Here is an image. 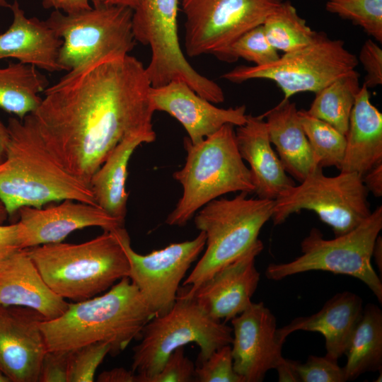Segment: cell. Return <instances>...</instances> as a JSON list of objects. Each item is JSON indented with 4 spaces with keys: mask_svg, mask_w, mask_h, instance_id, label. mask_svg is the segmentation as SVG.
I'll list each match as a JSON object with an SVG mask.
<instances>
[{
    "mask_svg": "<svg viewBox=\"0 0 382 382\" xmlns=\"http://www.w3.org/2000/svg\"><path fill=\"white\" fill-rule=\"evenodd\" d=\"M151 88L146 67L136 57L106 59L48 87L33 115L54 158L90 185L124 138L155 132Z\"/></svg>",
    "mask_w": 382,
    "mask_h": 382,
    "instance_id": "6da1fadb",
    "label": "cell"
},
{
    "mask_svg": "<svg viewBox=\"0 0 382 382\" xmlns=\"http://www.w3.org/2000/svg\"><path fill=\"white\" fill-rule=\"evenodd\" d=\"M9 142L0 163V200L8 215L65 199L98 205L89 184L66 170L46 147L33 114L10 117Z\"/></svg>",
    "mask_w": 382,
    "mask_h": 382,
    "instance_id": "7a4b0ae2",
    "label": "cell"
},
{
    "mask_svg": "<svg viewBox=\"0 0 382 382\" xmlns=\"http://www.w3.org/2000/svg\"><path fill=\"white\" fill-rule=\"evenodd\" d=\"M154 316L139 289L125 277L103 295L69 303L60 316L41 320L40 327L47 351L71 352L105 342L115 356L139 339Z\"/></svg>",
    "mask_w": 382,
    "mask_h": 382,
    "instance_id": "3957f363",
    "label": "cell"
},
{
    "mask_svg": "<svg viewBox=\"0 0 382 382\" xmlns=\"http://www.w3.org/2000/svg\"><path fill=\"white\" fill-rule=\"evenodd\" d=\"M117 229L88 241L25 248L49 287L63 299L83 301L129 276V264Z\"/></svg>",
    "mask_w": 382,
    "mask_h": 382,
    "instance_id": "277c9868",
    "label": "cell"
},
{
    "mask_svg": "<svg viewBox=\"0 0 382 382\" xmlns=\"http://www.w3.org/2000/svg\"><path fill=\"white\" fill-rule=\"evenodd\" d=\"M184 166L173 173L183 195L166 223L183 226L206 204L229 192H254L249 168L236 144L234 126L226 124L197 144L184 138Z\"/></svg>",
    "mask_w": 382,
    "mask_h": 382,
    "instance_id": "5b68a950",
    "label": "cell"
},
{
    "mask_svg": "<svg viewBox=\"0 0 382 382\" xmlns=\"http://www.w3.org/2000/svg\"><path fill=\"white\" fill-rule=\"evenodd\" d=\"M241 192L232 199H214L198 212L195 224L206 236L205 251L178 292L190 296L221 268L236 260L258 239L272 216L274 200L249 198Z\"/></svg>",
    "mask_w": 382,
    "mask_h": 382,
    "instance_id": "8992f818",
    "label": "cell"
},
{
    "mask_svg": "<svg viewBox=\"0 0 382 382\" xmlns=\"http://www.w3.org/2000/svg\"><path fill=\"white\" fill-rule=\"evenodd\" d=\"M139 339L133 348L132 370L137 376V382H146L161 369L175 349L196 343L200 349V363L219 348L231 345L233 330L212 318L193 298L178 294L168 311L146 323Z\"/></svg>",
    "mask_w": 382,
    "mask_h": 382,
    "instance_id": "52a82bcc",
    "label": "cell"
},
{
    "mask_svg": "<svg viewBox=\"0 0 382 382\" xmlns=\"http://www.w3.org/2000/svg\"><path fill=\"white\" fill-rule=\"evenodd\" d=\"M133 10L100 4L73 13L54 10L45 20L62 40L58 62L72 76L100 61L122 57L135 45Z\"/></svg>",
    "mask_w": 382,
    "mask_h": 382,
    "instance_id": "ba28073f",
    "label": "cell"
},
{
    "mask_svg": "<svg viewBox=\"0 0 382 382\" xmlns=\"http://www.w3.org/2000/svg\"><path fill=\"white\" fill-rule=\"evenodd\" d=\"M382 228V207H378L353 230L327 240L313 228L301 243V255L288 262L271 263L265 276L271 280L309 271L346 274L363 282L382 303V282L371 265L375 241Z\"/></svg>",
    "mask_w": 382,
    "mask_h": 382,
    "instance_id": "9c48e42d",
    "label": "cell"
},
{
    "mask_svg": "<svg viewBox=\"0 0 382 382\" xmlns=\"http://www.w3.org/2000/svg\"><path fill=\"white\" fill-rule=\"evenodd\" d=\"M359 61L341 40L316 31L313 41L299 50L284 53L263 66H240L221 77L232 83L251 79L274 82L284 94L281 102L300 93H317L337 79L355 70Z\"/></svg>",
    "mask_w": 382,
    "mask_h": 382,
    "instance_id": "30bf717a",
    "label": "cell"
},
{
    "mask_svg": "<svg viewBox=\"0 0 382 382\" xmlns=\"http://www.w3.org/2000/svg\"><path fill=\"white\" fill-rule=\"evenodd\" d=\"M180 0H141L133 11L132 32L135 41L151 51L146 72L151 87L172 81L187 83L198 95L213 103L224 99L221 88L198 73L187 61L180 46L177 16Z\"/></svg>",
    "mask_w": 382,
    "mask_h": 382,
    "instance_id": "8fae6325",
    "label": "cell"
},
{
    "mask_svg": "<svg viewBox=\"0 0 382 382\" xmlns=\"http://www.w3.org/2000/svg\"><path fill=\"white\" fill-rule=\"evenodd\" d=\"M367 194L358 173L340 172L328 177L323 168L317 167L299 185L274 200L271 219L274 225H279L292 214L313 211L338 236L355 228L371 214Z\"/></svg>",
    "mask_w": 382,
    "mask_h": 382,
    "instance_id": "7c38bea8",
    "label": "cell"
},
{
    "mask_svg": "<svg viewBox=\"0 0 382 382\" xmlns=\"http://www.w3.org/2000/svg\"><path fill=\"white\" fill-rule=\"evenodd\" d=\"M283 0H181L189 57L220 56L243 34L262 25Z\"/></svg>",
    "mask_w": 382,
    "mask_h": 382,
    "instance_id": "4fadbf2b",
    "label": "cell"
},
{
    "mask_svg": "<svg viewBox=\"0 0 382 382\" xmlns=\"http://www.w3.org/2000/svg\"><path fill=\"white\" fill-rule=\"evenodd\" d=\"M127 256L129 278L139 289L155 316L168 311L176 301L180 283L206 245L200 231L191 241L171 243L146 255L135 252L124 227L117 229Z\"/></svg>",
    "mask_w": 382,
    "mask_h": 382,
    "instance_id": "5bb4252c",
    "label": "cell"
},
{
    "mask_svg": "<svg viewBox=\"0 0 382 382\" xmlns=\"http://www.w3.org/2000/svg\"><path fill=\"white\" fill-rule=\"evenodd\" d=\"M231 345L235 371L243 382H260L284 358L276 318L262 302H252L231 320Z\"/></svg>",
    "mask_w": 382,
    "mask_h": 382,
    "instance_id": "9a60e30c",
    "label": "cell"
},
{
    "mask_svg": "<svg viewBox=\"0 0 382 382\" xmlns=\"http://www.w3.org/2000/svg\"><path fill=\"white\" fill-rule=\"evenodd\" d=\"M62 202L47 208L23 207L18 209L21 249L62 242L71 233L86 227L112 231L124 225L123 221L98 205L72 199Z\"/></svg>",
    "mask_w": 382,
    "mask_h": 382,
    "instance_id": "2e32d148",
    "label": "cell"
},
{
    "mask_svg": "<svg viewBox=\"0 0 382 382\" xmlns=\"http://www.w3.org/2000/svg\"><path fill=\"white\" fill-rule=\"evenodd\" d=\"M42 320L31 309L0 306V372L10 382H38L47 352Z\"/></svg>",
    "mask_w": 382,
    "mask_h": 382,
    "instance_id": "e0dca14e",
    "label": "cell"
},
{
    "mask_svg": "<svg viewBox=\"0 0 382 382\" xmlns=\"http://www.w3.org/2000/svg\"><path fill=\"white\" fill-rule=\"evenodd\" d=\"M263 243L257 241L236 260L199 286L190 296L214 319L231 320L252 303L260 274L255 267Z\"/></svg>",
    "mask_w": 382,
    "mask_h": 382,
    "instance_id": "ac0fdd59",
    "label": "cell"
},
{
    "mask_svg": "<svg viewBox=\"0 0 382 382\" xmlns=\"http://www.w3.org/2000/svg\"><path fill=\"white\" fill-rule=\"evenodd\" d=\"M150 96L154 110L166 112L175 118L192 144L200 142L226 124L238 127L246 121L245 105L218 108L183 81L151 87Z\"/></svg>",
    "mask_w": 382,
    "mask_h": 382,
    "instance_id": "d6986e66",
    "label": "cell"
},
{
    "mask_svg": "<svg viewBox=\"0 0 382 382\" xmlns=\"http://www.w3.org/2000/svg\"><path fill=\"white\" fill-rule=\"evenodd\" d=\"M69 303L44 281L25 249L0 262V306L31 309L44 320L60 316Z\"/></svg>",
    "mask_w": 382,
    "mask_h": 382,
    "instance_id": "ffe728a7",
    "label": "cell"
},
{
    "mask_svg": "<svg viewBox=\"0 0 382 382\" xmlns=\"http://www.w3.org/2000/svg\"><path fill=\"white\" fill-rule=\"evenodd\" d=\"M235 131L239 154L250 166L254 192L258 198L275 200L296 185L272 148L263 117L247 115L245 122Z\"/></svg>",
    "mask_w": 382,
    "mask_h": 382,
    "instance_id": "44dd1931",
    "label": "cell"
},
{
    "mask_svg": "<svg viewBox=\"0 0 382 382\" xmlns=\"http://www.w3.org/2000/svg\"><path fill=\"white\" fill-rule=\"evenodd\" d=\"M361 297L350 291L336 294L317 313L293 319L277 328L282 342L297 330L318 332L325 340L326 356L337 361L345 354L354 330L363 313Z\"/></svg>",
    "mask_w": 382,
    "mask_h": 382,
    "instance_id": "7402d4cb",
    "label": "cell"
},
{
    "mask_svg": "<svg viewBox=\"0 0 382 382\" xmlns=\"http://www.w3.org/2000/svg\"><path fill=\"white\" fill-rule=\"evenodd\" d=\"M9 8L13 21L9 28L0 34V61L12 58L47 71H63L58 62L62 40L45 21L27 17L17 0L11 4Z\"/></svg>",
    "mask_w": 382,
    "mask_h": 382,
    "instance_id": "603a6c76",
    "label": "cell"
},
{
    "mask_svg": "<svg viewBox=\"0 0 382 382\" xmlns=\"http://www.w3.org/2000/svg\"><path fill=\"white\" fill-rule=\"evenodd\" d=\"M370 99L369 88L363 84L350 115L340 172L362 176L382 163V113Z\"/></svg>",
    "mask_w": 382,
    "mask_h": 382,
    "instance_id": "cb8c5ba5",
    "label": "cell"
},
{
    "mask_svg": "<svg viewBox=\"0 0 382 382\" xmlns=\"http://www.w3.org/2000/svg\"><path fill=\"white\" fill-rule=\"evenodd\" d=\"M262 117L285 171L299 182L317 167L294 103L280 102ZM321 168V167H320Z\"/></svg>",
    "mask_w": 382,
    "mask_h": 382,
    "instance_id": "d4e9b609",
    "label": "cell"
},
{
    "mask_svg": "<svg viewBox=\"0 0 382 382\" xmlns=\"http://www.w3.org/2000/svg\"><path fill=\"white\" fill-rule=\"evenodd\" d=\"M156 137L155 132L128 135L115 146L91 180L97 204L123 221L129 197L125 189L129 161L140 144L153 142Z\"/></svg>",
    "mask_w": 382,
    "mask_h": 382,
    "instance_id": "484cf974",
    "label": "cell"
},
{
    "mask_svg": "<svg viewBox=\"0 0 382 382\" xmlns=\"http://www.w3.org/2000/svg\"><path fill=\"white\" fill-rule=\"evenodd\" d=\"M343 367L347 381L354 380L368 371L382 368V311L376 304L364 307L345 353Z\"/></svg>",
    "mask_w": 382,
    "mask_h": 382,
    "instance_id": "4316f807",
    "label": "cell"
},
{
    "mask_svg": "<svg viewBox=\"0 0 382 382\" xmlns=\"http://www.w3.org/2000/svg\"><path fill=\"white\" fill-rule=\"evenodd\" d=\"M49 81L37 68L28 64L9 62L0 68V108L22 120L34 113Z\"/></svg>",
    "mask_w": 382,
    "mask_h": 382,
    "instance_id": "83f0119b",
    "label": "cell"
},
{
    "mask_svg": "<svg viewBox=\"0 0 382 382\" xmlns=\"http://www.w3.org/2000/svg\"><path fill=\"white\" fill-rule=\"evenodd\" d=\"M360 88L359 74L355 69L316 93L314 100L306 112L346 135L352 110Z\"/></svg>",
    "mask_w": 382,
    "mask_h": 382,
    "instance_id": "f1b7e54d",
    "label": "cell"
},
{
    "mask_svg": "<svg viewBox=\"0 0 382 382\" xmlns=\"http://www.w3.org/2000/svg\"><path fill=\"white\" fill-rule=\"evenodd\" d=\"M262 25L270 45L284 53L308 45L316 33L288 1H283Z\"/></svg>",
    "mask_w": 382,
    "mask_h": 382,
    "instance_id": "f546056e",
    "label": "cell"
},
{
    "mask_svg": "<svg viewBox=\"0 0 382 382\" xmlns=\"http://www.w3.org/2000/svg\"><path fill=\"white\" fill-rule=\"evenodd\" d=\"M303 129L310 144L317 166H335L340 170L342 166L346 137L326 122L298 110Z\"/></svg>",
    "mask_w": 382,
    "mask_h": 382,
    "instance_id": "4dcf8cb0",
    "label": "cell"
},
{
    "mask_svg": "<svg viewBox=\"0 0 382 382\" xmlns=\"http://www.w3.org/2000/svg\"><path fill=\"white\" fill-rule=\"evenodd\" d=\"M325 8L382 42V0H328Z\"/></svg>",
    "mask_w": 382,
    "mask_h": 382,
    "instance_id": "1f68e13d",
    "label": "cell"
},
{
    "mask_svg": "<svg viewBox=\"0 0 382 382\" xmlns=\"http://www.w3.org/2000/svg\"><path fill=\"white\" fill-rule=\"evenodd\" d=\"M280 55L268 42L262 25L255 27L240 36L219 58L233 62L242 58L263 66L276 61Z\"/></svg>",
    "mask_w": 382,
    "mask_h": 382,
    "instance_id": "d6a6232c",
    "label": "cell"
},
{
    "mask_svg": "<svg viewBox=\"0 0 382 382\" xmlns=\"http://www.w3.org/2000/svg\"><path fill=\"white\" fill-rule=\"evenodd\" d=\"M110 352V345L105 342L88 344L71 351L69 382L94 381L98 367Z\"/></svg>",
    "mask_w": 382,
    "mask_h": 382,
    "instance_id": "836d02e7",
    "label": "cell"
},
{
    "mask_svg": "<svg viewBox=\"0 0 382 382\" xmlns=\"http://www.w3.org/2000/svg\"><path fill=\"white\" fill-rule=\"evenodd\" d=\"M195 376L199 382H243L234 370L231 345L219 348L198 363Z\"/></svg>",
    "mask_w": 382,
    "mask_h": 382,
    "instance_id": "e575fe53",
    "label": "cell"
},
{
    "mask_svg": "<svg viewBox=\"0 0 382 382\" xmlns=\"http://www.w3.org/2000/svg\"><path fill=\"white\" fill-rule=\"evenodd\" d=\"M294 370L301 382L347 381L343 367L327 357L311 355L305 363L293 361Z\"/></svg>",
    "mask_w": 382,
    "mask_h": 382,
    "instance_id": "d590c367",
    "label": "cell"
},
{
    "mask_svg": "<svg viewBox=\"0 0 382 382\" xmlns=\"http://www.w3.org/2000/svg\"><path fill=\"white\" fill-rule=\"evenodd\" d=\"M195 366L187 358L184 347L175 349L167 358L161 369L146 382H190L195 379Z\"/></svg>",
    "mask_w": 382,
    "mask_h": 382,
    "instance_id": "8d00e7d4",
    "label": "cell"
},
{
    "mask_svg": "<svg viewBox=\"0 0 382 382\" xmlns=\"http://www.w3.org/2000/svg\"><path fill=\"white\" fill-rule=\"evenodd\" d=\"M359 61L366 72L364 85L375 88L382 84V49L378 44L369 39L363 44L359 54Z\"/></svg>",
    "mask_w": 382,
    "mask_h": 382,
    "instance_id": "74e56055",
    "label": "cell"
},
{
    "mask_svg": "<svg viewBox=\"0 0 382 382\" xmlns=\"http://www.w3.org/2000/svg\"><path fill=\"white\" fill-rule=\"evenodd\" d=\"M70 353L47 351L41 364L38 382H69Z\"/></svg>",
    "mask_w": 382,
    "mask_h": 382,
    "instance_id": "f35d334b",
    "label": "cell"
},
{
    "mask_svg": "<svg viewBox=\"0 0 382 382\" xmlns=\"http://www.w3.org/2000/svg\"><path fill=\"white\" fill-rule=\"evenodd\" d=\"M20 247L18 223L11 225L0 224V262Z\"/></svg>",
    "mask_w": 382,
    "mask_h": 382,
    "instance_id": "ab89813d",
    "label": "cell"
},
{
    "mask_svg": "<svg viewBox=\"0 0 382 382\" xmlns=\"http://www.w3.org/2000/svg\"><path fill=\"white\" fill-rule=\"evenodd\" d=\"M101 4V0H42L45 8H54L65 13L88 10Z\"/></svg>",
    "mask_w": 382,
    "mask_h": 382,
    "instance_id": "60d3db41",
    "label": "cell"
},
{
    "mask_svg": "<svg viewBox=\"0 0 382 382\" xmlns=\"http://www.w3.org/2000/svg\"><path fill=\"white\" fill-rule=\"evenodd\" d=\"M368 192L376 197L382 196V163L377 164L361 176Z\"/></svg>",
    "mask_w": 382,
    "mask_h": 382,
    "instance_id": "b9f144b4",
    "label": "cell"
},
{
    "mask_svg": "<svg viewBox=\"0 0 382 382\" xmlns=\"http://www.w3.org/2000/svg\"><path fill=\"white\" fill-rule=\"evenodd\" d=\"M99 382H137V376L132 370L125 368H114L103 371L98 376Z\"/></svg>",
    "mask_w": 382,
    "mask_h": 382,
    "instance_id": "7bdbcfd3",
    "label": "cell"
},
{
    "mask_svg": "<svg viewBox=\"0 0 382 382\" xmlns=\"http://www.w3.org/2000/svg\"><path fill=\"white\" fill-rule=\"evenodd\" d=\"M275 369L277 371L279 382L299 381L293 366V360L283 358Z\"/></svg>",
    "mask_w": 382,
    "mask_h": 382,
    "instance_id": "ee69618b",
    "label": "cell"
},
{
    "mask_svg": "<svg viewBox=\"0 0 382 382\" xmlns=\"http://www.w3.org/2000/svg\"><path fill=\"white\" fill-rule=\"evenodd\" d=\"M9 132L7 125L0 120V163L4 159L9 142Z\"/></svg>",
    "mask_w": 382,
    "mask_h": 382,
    "instance_id": "f6af8a7d",
    "label": "cell"
},
{
    "mask_svg": "<svg viewBox=\"0 0 382 382\" xmlns=\"http://www.w3.org/2000/svg\"><path fill=\"white\" fill-rule=\"evenodd\" d=\"M372 257L374 259V261L377 265L378 271L381 274L382 273V238L381 236H378L375 241L373 252Z\"/></svg>",
    "mask_w": 382,
    "mask_h": 382,
    "instance_id": "bcb514c9",
    "label": "cell"
},
{
    "mask_svg": "<svg viewBox=\"0 0 382 382\" xmlns=\"http://www.w3.org/2000/svg\"><path fill=\"white\" fill-rule=\"evenodd\" d=\"M141 0H101V4L107 6H120L128 7L133 11L140 4Z\"/></svg>",
    "mask_w": 382,
    "mask_h": 382,
    "instance_id": "7dc6e473",
    "label": "cell"
},
{
    "mask_svg": "<svg viewBox=\"0 0 382 382\" xmlns=\"http://www.w3.org/2000/svg\"><path fill=\"white\" fill-rule=\"evenodd\" d=\"M7 215L8 214L6 208L2 202L0 200V224H1L5 220Z\"/></svg>",
    "mask_w": 382,
    "mask_h": 382,
    "instance_id": "c3c4849f",
    "label": "cell"
},
{
    "mask_svg": "<svg viewBox=\"0 0 382 382\" xmlns=\"http://www.w3.org/2000/svg\"><path fill=\"white\" fill-rule=\"evenodd\" d=\"M11 4H8V2L6 0H0V9L2 8H8L10 7Z\"/></svg>",
    "mask_w": 382,
    "mask_h": 382,
    "instance_id": "681fc988",
    "label": "cell"
},
{
    "mask_svg": "<svg viewBox=\"0 0 382 382\" xmlns=\"http://www.w3.org/2000/svg\"><path fill=\"white\" fill-rule=\"evenodd\" d=\"M0 382H10V381L4 374L0 372Z\"/></svg>",
    "mask_w": 382,
    "mask_h": 382,
    "instance_id": "f907efd6",
    "label": "cell"
}]
</instances>
